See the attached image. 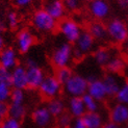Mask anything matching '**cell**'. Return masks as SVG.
<instances>
[{
	"instance_id": "obj_1",
	"label": "cell",
	"mask_w": 128,
	"mask_h": 128,
	"mask_svg": "<svg viewBox=\"0 0 128 128\" xmlns=\"http://www.w3.org/2000/svg\"><path fill=\"white\" fill-rule=\"evenodd\" d=\"M57 23L58 21L51 17L44 8L36 10L31 16L32 27L42 34H49L55 31L57 29Z\"/></svg>"
},
{
	"instance_id": "obj_2",
	"label": "cell",
	"mask_w": 128,
	"mask_h": 128,
	"mask_svg": "<svg viewBox=\"0 0 128 128\" xmlns=\"http://www.w3.org/2000/svg\"><path fill=\"white\" fill-rule=\"evenodd\" d=\"M73 60V46L71 43L64 42L55 47L50 55V62L55 69L69 67Z\"/></svg>"
},
{
	"instance_id": "obj_3",
	"label": "cell",
	"mask_w": 128,
	"mask_h": 128,
	"mask_svg": "<svg viewBox=\"0 0 128 128\" xmlns=\"http://www.w3.org/2000/svg\"><path fill=\"white\" fill-rule=\"evenodd\" d=\"M38 90H39V93L42 97L48 101L50 99L60 97L64 88L54 74H49L45 76L43 82Z\"/></svg>"
},
{
	"instance_id": "obj_4",
	"label": "cell",
	"mask_w": 128,
	"mask_h": 128,
	"mask_svg": "<svg viewBox=\"0 0 128 128\" xmlns=\"http://www.w3.org/2000/svg\"><path fill=\"white\" fill-rule=\"evenodd\" d=\"M88 81L80 74H73L65 84L62 86L64 91L69 97H82L88 92Z\"/></svg>"
},
{
	"instance_id": "obj_5",
	"label": "cell",
	"mask_w": 128,
	"mask_h": 128,
	"mask_svg": "<svg viewBox=\"0 0 128 128\" xmlns=\"http://www.w3.org/2000/svg\"><path fill=\"white\" fill-rule=\"evenodd\" d=\"M57 30L65 38L66 42L71 44H75V42L77 41L82 31L79 24L70 18H64L62 20L58 21V23H57Z\"/></svg>"
},
{
	"instance_id": "obj_6",
	"label": "cell",
	"mask_w": 128,
	"mask_h": 128,
	"mask_svg": "<svg viewBox=\"0 0 128 128\" xmlns=\"http://www.w3.org/2000/svg\"><path fill=\"white\" fill-rule=\"evenodd\" d=\"M108 38L116 44H124L128 40V27L124 21L112 19L106 25Z\"/></svg>"
},
{
	"instance_id": "obj_7",
	"label": "cell",
	"mask_w": 128,
	"mask_h": 128,
	"mask_svg": "<svg viewBox=\"0 0 128 128\" xmlns=\"http://www.w3.org/2000/svg\"><path fill=\"white\" fill-rule=\"evenodd\" d=\"M36 36L28 28H23L18 31L16 36V49L19 53L26 54L36 44Z\"/></svg>"
},
{
	"instance_id": "obj_8",
	"label": "cell",
	"mask_w": 128,
	"mask_h": 128,
	"mask_svg": "<svg viewBox=\"0 0 128 128\" xmlns=\"http://www.w3.org/2000/svg\"><path fill=\"white\" fill-rule=\"evenodd\" d=\"M31 120L38 128H50L53 125L54 117L50 114L46 105H41L32 110Z\"/></svg>"
},
{
	"instance_id": "obj_9",
	"label": "cell",
	"mask_w": 128,
	"mask_h": 128,
	"mask_svg": "<svg viewBox=\"0 0 128 128\" xmlns=\"http://www.w3.org/2000/svg\"><path fill=\"white\" fill-rule=\"evenodd\" d=\"M110 121L121 126L128 124V105L116 102L110 110L108 112Z\"/></svg>"
},
{
	"instance_id": "obj_10",
	"label": "cell",
	"mask_w": 128,
	"mask_h": 128,
	"mask_svg": "<svg viewBox=\"0 0 128 128\" xmlns=\"http://www.w3.org/2000/svg\"><path fill=\"white\" fill-rule=\"evenodd\" d=\"M10 86L12 88L26 90L28 88L27 80V70L24 65H18L12 70V82Z\"/></svg>"
},
{
	"instance_id": "obj_11",
	"label": "cell",
	"mask_w": 128,
	"mask_h": 128,
	"mask_svg": "<svg viewBox=\"0 0 128 128\" xmlns=\"http://www.w3.org/2000/svg\"><path fill=\"white\" fill-rule=\"evenodd\" d=\"M88 12L93 18L101 21L108 17L110 8L106 0H93L88 4Z\"/></svg>"
},
{
	"instance_id": "obj_12",
	"label": "cell",
	"mask_w": 128,
	"mask_h": 128,
	"mask_svg": "<svg viewBox=\"0 0 128 128\" xmlns=\"http://www.w3.org/2000/svg\"><path fill=\"white\" fill-rule=\"evenodd\" d=\"M43 8L56 21H60L66 18L67 8L64 0H47Z\"/></svg>"
},
{
	"instance_id": "obj_13",
	"label": "cell",
	"mask_w": 128,
	"mask_h": 128,
	"mask_svg": "<svg viewBox=\"0 0 128 128\" xmlns=\"http://www.w3.org/2000/svg\"><path fill=\"white\" fill-rule=\"evenodd\" d=\"M27 70V80H28V88L38 90L45 78L44 70L39 65H34L26 67Z\"/></svg>"
},
{
	"instance_id": "obj_14",
	"label": "cell",
	"mask_w": 128,
	"mask_h": 128,
	"mask_svg": "<svg viewBox=\"0 0 128 128\" xmlns=\"http://www.w3.org/2000/svg\"><path fill=\"white\" fill-rule=\"evenodd\" d=\"M18 53L19 52L17 51V49L12 47H5L0 52V66L12 70L19 65Z\"/></svg>"
},
{
	"instance_id": "obj_15",
	"label": "cell",
	"mask_w": 128,
	"mask_h": 128,
	"mask_svg": "<svg viewBox=\"0 0 128 128\" xmlns=\"http://www.w3.org/2000/svg\"><path fill=\"white\" fill-rule=\"evenodd\" d=\"M102 81L104 84L107 97H110H110L114 98V96L117 95L118 91L123 84V81L121 80L119 74H114V73H108V72L102 78Z\"/></svg>"
},
{
	"instance_id": "obj_16",
	"label": "cell",
	"mask_w": 128,
	"mask_h": 128,
	"mask_svg": "<svg viewBox=\"0 0 128 128\" xmlns=\"http://www.w3.org/2000/svg\"><path fill=\"white\" fill-rule=\"evenodd\" d=\"M95 39L88 30H82L77 41L75 42V48L78 49L84 56L92 52L95 46Z\"/></svg>"
},
{
	"instance_id": "obj_17",
	"label": "cell",
	"mask_w": 128,
	"mask_h": 128,
	"mask_svg": "<svg viewBox=\"0 0 128 128\" xmlns=\"http://www.w3.org/2000/svg\"><path fill=\"white\" fill-rule=\"evenodd\" d=\"M86 93L88 95H91L93 98H95L99 102H102V101H104L106 98H108L103 81H102V79H99V78H95L93 80L88 81V92Z\"/></svg>"
},
{
	"instance_id": "obj_18",
	"label": "cell",
	"mask_w": 128,
	"mask_h": 128,
	"mask_svg": "<svg viewBox=\"0 0 128 128\" xmlns=\"http://www.w3.org/2000/svg\"><path fill=\"white\" fill-rule=\"evenodd\" d=\"M67 112L73 118H82L86 112L84 100L81 97H70L67 103Z\"/></svg>"
},
{
	"instance_id": "obj_19",
	"label": "cell",
	"mask_w": 128,
	"mask_h": 128,
	"mask_svg": "<svg viewBox=\"0 0 128 128\" xmlns=\"http://www.w3.org/2000/svg\"><path fill=\"white\" fill-rule=\"evenodd\" d=\"M88 31L93 36L96 41H105L108 38L106 25H104L101 21L92 22L88 25Z\"/></svg>"
},
{
	"instance_id": "obj_20",
	"label": "cell",
	"mask_w": 128,
	"mask_h": 128,
	"mask_svg": "<svg viewBox=\"0 0 128 128\" xmlns=\"http://www.w3.org/2000/svg\"><path fill=\"white\" fill-rule=\"evenodd\" d=\"M82 120L86 128H102L104 124V119L99 112H86Z\"/></svg>"
},
{
	"instance_id": "obj_21",
	"label": "cell",
	"mask_w": 128,
	"mask_h": 128,
	"mask_svg": "<svg viewBox=\"0 0 128 128\" xmlns=\"http://www.w3.org/2000/svg\"><path fill=\"white\" fill-rule=\"evenodd\" d=\"M46 106L48 108V110L50 112V114H52L54 118L60 117L62 114L67 112V104H66V102L64 101V99H62L60 97H56V98L48 100Z\"/></svg>"
},
{
	"instance_id": "obj_22",
	"label": "cell",
	"mask_w": 128,
	"mask_h": 128,
	"mask_svg": "<svg viewBox=\"0 0 128 128\" xmlns=\"http://www.w3.org/2000/svg\"><path fill=\"white\" fill-rule=\"evenodd\" d=\"M125 66H126V62L123 57L118 54H114L112 56V58L110 60V62H107V65L105 66V69L108 73L120 74L123 72Z\"/></svg>"
},
{
	"instance_id": "obj_23",
	"label": "cell",
	"mask_w": 128,
	"mask_h": 128,
	"mask_svg": "<svg viewBox=\"0 0 128 128\" xmlns=\"http://www.w3.org/2000/svg\"><path fill=\"white\" fill-rule=\"evenodd\" d=\"M112 55L114 54L112 53V51L108 48H104V47L95 50V52L93 54L95 62L101 67H105L107 65V62H110V60L112 58Z\"/></svg>"
},
{
	"instance_id": "obj_24",
	"label": "cell",
	"mask_w": 128,
	"mask_h": 128,
	"mask_svg": "<svg viewBox=\"0 0 128 128\" xmlns=\"http://www.w3.org/2000/svg\"><path fill=\"white\" fill-rule=\"evenodd\" d=\"M27 114V108L25 104H12L10 103L8 108V117L15 118L19 121H22Z\"/></svg>"
},
{
	"instance_id": "obj_25",
	"label": "cell",
	"mask_w": 128,
	"mask_h": 128,
	"mask_svg": "<svg viewBox=\"0 0 128 128\" xmlns=\"http://www.w3.org/2000/svg\"><path fill=\"white\" fill-rule=\"evenodd\" d=\"M82 100H84V106L86 108V112H99L100 110V102L97 101L95 98H93L91 95L88 93L82 96Z\"/></svg>"
},
{
	"instance_id": "obj_26",
	"label": "cell",
	"mask_w": 128,
	"mask_h": 128,
	"mask_svg": "<svg viewBox=\"0 0 128 128\" xmlns=\"http://www.w3.org/2000/svg\"><path fill=\"white\" fill-rule=\"evenodd\" d=\"M73 70L70 68V67H64V68H60V69H56L55 71V76L56 78L60 80V82L64 86L66 82L72 77L73 75Z\"/></svg>"
},
{
	"instance_id": "obj_27",
	"label": "cell",
	"mask_w": 128,
	"mask_h": 128,
	"mask_svg": "<svg viewBox=\"0 0 128 128\" xmlns=\"http://www.w3.org/2000/svg\"><path fill=\"white\" fill-rule=\"evenodd\" d=\"M114 99H116V102L128 105V80L123 81L117 95L114 96Z\"/></svg>"
},
{
	"instance_id": "obj_28",
	"label": "cell",
	"mask_w": 128,
	"mask_h": 128,
	"mask_svg": "<svg viewBox=\"0 0 128 128\" xmlns=\"http://www.w3.org/2000/svg\"><path fill=\"white\" fill-rule=\"evenodd\" d=\"M20 21H21V18L16 10H10L6 14V24H8V26L10 29L18 28Z\"/></svg>"
},
{
	"instance_id": "obj_29",
	"label": "cell",
	"mask_w": 128,
	"mask_h": 128,
	"mask_svg": "<svg viewBox=\"0 0 128 128\" xmlns=\"http://www.w3.org/2000/svg\"><path fill=\"white\" fill-rule=\"evenodd\" d=\"M25 98H26V96H25L24 90L12 88V94H10V102L12 104H24Z\"/></svg>"
},
{
	"instance_id": "obj_30",
	"label": "cell",
	"mask_w": 128,
	"mask_h": 128,
	"mask_svg": "<svg viewBox=\"0 0 128 128\" xmlns=\"http://www.w3.org/2000/svg\"><path fill=\"white\" fill-rule=\"evenodd\" d=\"M73 119L74 118L68 112H65L64 114H62L60 117L56 118V126H57V128H69L70 125H71V123H72Z\"/></svg>"
},
{
	"instance_id": "obj_31",
	"label": "cell",
	"mask_w": 128,
	"mask_h": 128,
	"mask_svg": "<svg viewBox=\"0 0 128 128\" xmlns=\"http://www.w3.org/2000/svg\"><path fill=\"white\" fill-rule=\"evenodd\" d=\"M12 86L8 84L0 82V102H8L10 101L12 94Z\"/></svg>"
},
{
	"instance_id": "obj_32",
	"label": "cell",
	"mask_w": 128,
	"mask_h": 128,
	"mask_svg": "<svg viewBox=\"0 0 128 128\" xmlns=\"http://www.w3.org/2000/svg\"><path fill=\"white\" fill-rule=\"evenodd\" d=\"M0 128H21V121L12 117H8L2 122Z\"/></svg>"
},
{
	"instance_id": "obj_33",
	"label": "cell",
	"mask_w": 128,
	"mask_h": 128,
	"mask_svg": "<svg viewBox=\"0 0 128 128\" xmlns=\"http://www.w3.org/2000/svg\"><path fill=\"white\" fill-rule=\"evenodd\" d=\"M0 82L10 84V82H12V70L0 66Z\"/></svg>"
},
{
	"instance_id": "obj_34",
	"label": "cell",
	"mask_w": 128,
	"mask_h": 128,
	"mask_svg": "<svg viewBox=\"0 0 128 128\" xmlns=\"http://www.w3.org/2000/svg\"><path fill=\"white\" fill-rule=\"evenodd\" d=\"M8 108L10 104L8 102H0V127L3 121L8 117Z\"/></svg>"
},
{
	"instance_id": "obj_35",
	"label": "cell",
	"mask_w": 128,
	"mask_h": 128,
	"mask_svg": "<svg viewBox=\"0 0 128 128\" xmlns=\"http://www.w3.org/2000/svg\"><path fill=\"white\" fill-rule=\"evenodd\" d=\"M36 0H12V3L18 8H27L34 3Z\"/></svg>"
},
{
	"instance_id": "obj_36",
	"label": "cell",
	"mask_w": 128,
	"mask_h": 128,
	"mask_svg": "<svg viewBox=\"0 0 128 128\" xmlns=\"http://www.w3.org/2000/svg\"><path fill=\"white\" fill-rule=\"evenodd\" d=\"M66 5V8L69 12H75L79 8L80 6V0H64Z\"/></svg>"
},
{
	"instance_id": "obj_37",
	"label": "cell",
	"mask_w": 128,
	"mask_h": 128,
	"mask_svg": "<svg viewBox=\"0 0 128 128\" xmlns=\"http://www.w3.org/2000/svg\"><path fill=\"white\" fill-rule=\"evenodd\" d=\"M69 128H86L82 118H74Z\"/></svg>"
},
{
	"instance_id": "obj_38",
	"label": "cell",
	"mask_w": 128,
	"mask_h": 128,
	"mask_svg": "<svg viewBox=\"0 0 128 128\" xmlns=\"http://www.w3.org/2000/svg\"><path fill=\"white\" fill-rule=\"evenodd\" d=\"M84 57V55L82 54L80 51L78 50V49H76V48H73V60H75V62H79V60H81L82 58Z\"/></svg>"
},
{
	"instance_id": "obj_39",
	"label": "cell",
	"mask_w": 128,
	"mask_h": 128,
	"mask_svg": "<svg viewBox=\"0 0 128 128\" xmlns=\"http://www.w3.org/2000/svg\"><path fill=\"white\" fill-rule=\"evenodd\" d=\"M102 128H123V126L118 125V124L114 123V122H112V121L108 120V121H106V122H104Z\"/></svg>"
},
{
	"instance_id": "obj_40",
	"label": "cell",
	"mask_w": 128,
	"mask_h": 128,
	"mask_svg": "<svg viewBox=\"0 0 128 128\" xmlns=\"http://www.w3.org/2000/svg\"><path fill=\"white\" fill-rule=\"evenodd\" d=\"M5 40H4V38L2 36V34H0V52L5 48Z\"/></svg>"
},
{
	"instance_id": "obj_41",
	"label": "cell",
	"mask_w": 128,
	"mask_h": 128,
	"mask_svg": "<svg viewBox=\"0 0 128 128\" xmlns=\"http://www.w3.org/2000/svg\"><path fill=\"white\" fill-rule=\"evenodd\" d=\"M5 28H6V25H5V23L0 19V34H2L4 31H5Z\"/></svg>"
},
{
	"instance_id": "obj_42",
	"label": "cell",
	"mask_w": 128,
	"mask_h": 128,
	"mask_svg": "<svg viewBox=\"0 0 128 128\" xmlns=\"http://www.w3.org/2000/svg\"><path fill=\"white\" fill-rule=\"evenodd\" d=\"M118 3H119V5H120L122 8H127V4H126V2H125V0H118Z\"/></svg>"
},
{
	"instance_id": "obj_43",
	"label": "cell",
	"mask_w": 128,
	"mask_h": 128,
	"mask_svg": "<svg viewBox=\"0 0 128 128\" xmlns=\"http://www.w3.org/2000/svg\"><path fill=\"white\" fill-rule=\"evenodd\" d=\"M125 48H126V52H127V54H128V40L125 42Z\"/></svg>"
},
{
	"instance_id": "obj_44",
	"label": "cell",
	"mask_w": 128,
	"mask_h": 128,
	"mask_svg": "<svg viewBox=\"0 0 128 128\" xmlns=\"http://www.w3.org/2000/svg\"><path fill=\"white\" fill-rule=\"evenodd\" d=\"M84 1H88V2H91V1H93V0H84Z\"/></svg>"
},
{
	"instance_id": "obj_45",
	"label": "cell",
	"mask_w": 128,
	"mask_h": 128,
	"mask_svg": "<svg viewBox=\"0 0 128 128\" xmlns=\"http://www.w3.org/2000/svg\"><path fill=\"white\" fill-rule=\"evenodd\" d=\"M125 2H126V4H127V6H128V0H125Z\"/></svg>"
},
{
	"instance_id": "obj_46",
	"label": "cell",
	"mask_w": 128,
	"mask_h": 128,
	"mask_svg": "<svg viewBox=\"0 0 128 128\" xmlns=\"http://www.w3.org/2000/svg\"><path fill=\"white\" fill-rule=\"evenodd\" d=\"M125 128H128V124H127V125H126V127H125Z\"/></svg>"
}]
</instances>
